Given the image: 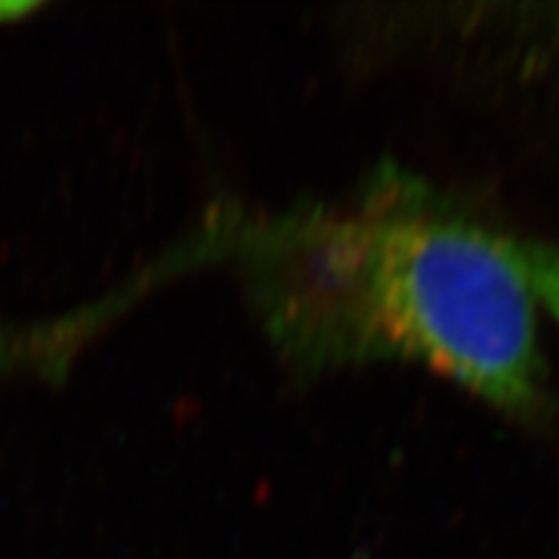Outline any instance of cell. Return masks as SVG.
<instances>
[{
	"label": "cell",
	"mask_w": 559,
	"mask_h": 559,
	"mask_svg": "<svg viewBox=\"0 0 559 559\" xmlns=\"http://www.w3.org/2000/svg\"><path fill=\"white\" fill-rule=\"evenodd\" d=\"M252 280L296 361H413L497 408H540L536 304L518 242L411 203L320 207L261 226Z\"/></svg>",
	"instance_id": "obj_1"
},
{
	"label": "cell",
	"mask_w": 559,
	"mask_h": 559,
	"mask_svg": "<svg viewBox=\"0 0 559 559\" xmlns=\"http://www.w3.org/2000/svg\"><path fill=\"white\" fill-rule=\"evenodd\" d=\"M524 271L530 275L534 299L540 301L559 324V250L544 245H518Z\"/></svg>",
	"instance_id": "obj_2"
}]
</instances>
